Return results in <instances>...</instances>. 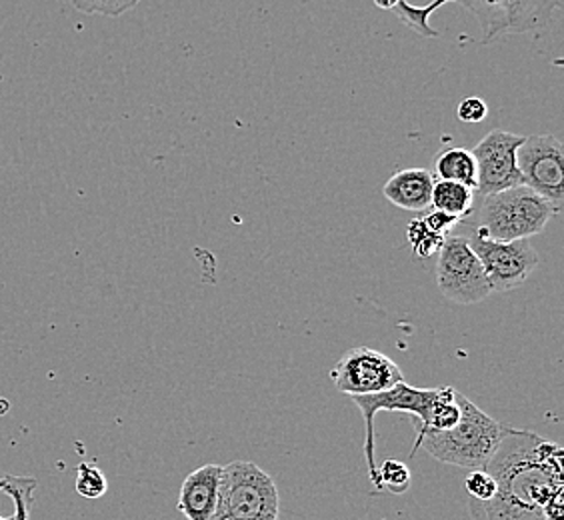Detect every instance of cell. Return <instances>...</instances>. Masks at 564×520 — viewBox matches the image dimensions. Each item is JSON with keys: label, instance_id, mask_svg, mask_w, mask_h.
I'll list each match as a JSON object with an SVG mask.
<instances>
[{"label": "cell", "instance_id": "1", "mask_svg": "<svg viewBox=\"0 0 564 520\" xmlns=\"http://www.w3.org/2000/svg\"><path fill=\"white\" fill-rule=\"evenodd\" d=\"M487 470L497 495L487 502L468 499L475 520H543V509L563 495V448L532 431L505 429Z\"/></svg>", "mask_w": 564, "mask_h": 520}, {"label": "cell", "instance_id": "2", "mask_svg": "<svg viewBox=\"0 0 564 520\" xmlns=\"http://www.w3.org/2000/svg\"><path fill=\"white\" fill-rule=\"evenodd\" d=\"M456 402L460 407L458 423L448 431L426 433L416 441L411 456L419 448H424L429 455L460 468H487L490 458L497 453L500 441L505 436V424L497 423L487 412L480 411L477 404L468 401L463 392L456 390Z\"/></svg>", "mask_w": 564, "mask_h": 520}, {"label": "cell", "instance_id": "3", "mask_svg": "<svg viewBox=\"0 0 564 520\" xmlns=\"http://www.w3.org/2000/svg\"><path fill=\"white\" fill-rule=\"evenodd\" d=\"M554 215L558 210L553 203L534 193L531 186H512L482 196L475 230L489 239H532L543 232Z\"/></svg>", "mask_w": 564, "mask_h": 520}, {"label": "cell", "instance_id": "4", "mask_svg": "<svg viewBox=\"0 0 564 520\" xmlns=\"http://www.w3.org/2000/svg\"><path fill=\"white\" fill-rule=\"evenodd\" d=\"M215 520H279L274 478L247 461L223 466Z\"/></svg>", "mask_w": 564, "mask_h": 520}, {"label": "cell", "instance_id": "5", "mask_svg": "<svg viewBox=\"0 0 564 520\" xmlns=\"http://www.w3.org/2000/svg\"><path fill=\"white\" fill-rule=\"evenodd\" d=\"M480 24L482 41L489 44L505 34L536 33L546 29L563 0H456Z\"/></svg>", "mask_w": 564, "mask_h": 520}, {"label": "cell", "instance_id": "6", "mask_svg": "<svg viewBox=\"0 0 564 520\" xmlns=\"http://www.w3.org/2000/svg\"><path fill=\"white\" fill-rule=\"evenodd\" d=\"M436 397H438V389H414L404 380L397 382L392 389L382 390V392L350 397V401L355 402L362 412L365 426H367L365 456H367L370 480L377 490H379V465L375 461V416L382 411L411 414L416 434H421L431 421V412H433Z\"/></svg>", "mask_w": 564, "mask_h": 520}, {"label": "cell", "instance_id": "7", "mask_svg": "<svg viewBox=\"0 0 564 520\" xmlns=\"http://www.w3.org/2000/svg\"><path fill=\"white\" fill-rule=\"evenodd\" d=\"M467 240L477 252L492 293H509L521 286L539 267V252L531 239H489L475 230Z\"/></svg>", "mask_w": 564, "mask_h": 520}, {"label": "cell", "instance_id": "8", "mask_svg": "<svg viewBox=\"0 0 564 520\" xmlns=\"http://www.w3.org/2000/svg\"><path fill=\"white\" fill-rule=\"evenodd\" d=\"M436 284L448 301L458 304L482 303L492 293L467 237H446L438 249Z\"/></svg>", "mask_w": 564, "mask_h": 520}, {"label": "cell", "instance_id": "9", "mask_svg": "<svg viewBox=\"0 0 564 520\" xmlns=\"http://www.w3.org/2000/svg\"><path fill=\"white\" fill-rule=\"evenodd\" d=\"M517 164L522 185L531 186L561 213L564 203L563 142L553 134L524 137L517 151Z\"/></svg>", "mask_w": 564, "mask_h": 520}, {"label": "cell", "instance_id": "10", "mask_svg": "<svg viewBox=\"0 0 564 520\" xmlns=\"http://www.w3.org/2000/svg\"><path fill=\"white\" fill-rule=\"evenodd\" d=\"M330 379L337 390L355 397L392 389L404 377L401 367L384 353L375 348L357 347L350 348L340 357L330 372Z\"/></svg>", "mask_w": 564, "mask_h": 520}, {"label": "cell", "instance_id": "11", "mask_svg": "<svg viewBox=\"0 0 564 520\" xmlns=\"http://www.w3.org/2000/svg\"><path fill=\"white\" fill-rule=\"evenodd\" d=\"M524 137L509 130H490L475 147L477 161V191L480 195H492L505 188L522 185L521 171L517 164V151Z\"/></svg>", "mask_w": 564, "mask_h": 520}, {"label": "cell", "instance_id": "12", "mask_svg": "<svg viewBox=\"0 0 564 520\" xmlns=\"http://www.w3.org/2000/svg\"><path fill=\"white\" fill-rule=\"evenodd\" d=\"M220 477H223V466L205 465L196 468L185 478L176 507L186 519L215 520Z\"/></svg>", "mask_w": 564, "mask_h": 520}, {"label": "cell", "instance_id": "13", "mask_svg": "<svg viewBox=\"0 0 564 520\" xmlns=\"http://www.w3.org/2000/svg\"><path fill=\"white\" fill-rule=\"evenodd\" d=\"M434 181V174L426 169H404L392 174L382 193L402 210L423 213L431 206Z\"/></svg>", "mask_w": 564, "mask_h": 520}, {"label": "cell", "instance_id": "14", "mask_svg": "<svg viewBox=\"0 0 564 520\" xmlns=\"http://www.w3.org/2000/svg\"><path fill=\"white\" fill-rule=\"evenodd\" d=\"M433 166L438 181H453L477 191V161L473 151L458 147L446 149L434 156Z\"/></svg>", "mask_w": 564, "mask_h": 520}, {"label": "cell", "instance_id": "15", "mask_svg": "<svg viewBox=\"0 0 564 520\" xmlns=\"http://www.w3.org/2000/svg\"><path fill=\"white\" fill-rule=\"evenodd\" d=\"M475 193H477V191L460 185V183H453V181H434L431 206H434L436 210H443V213H448V215H453V217L465 220V218L473 213Z\"/></svg>", "mask_w": 564, "mask_h": 520}, {"label": "cell", "instance_id": "16", "mask_svg": "<svg viewBox=\"0 0 564 520\" xmlns=\"http://www.w3.org/2000/svg\"><path fill=\"white\" fill-rule=\"evenodd\" d=\"M448 2H456V0H431L424 7H413L409 0H401L392 12L397 14V19L411 29L413 33L421 34L424 39H436L438 34L434 31L433 26L429 24V19L433 17L434 11H438L441 7H445Z\"/></svg>", "mask_w": 564, "mask_h": 520}, {"label": "cell", "instance_id": "17", "mask_svg": "<svg viewBox=\"0 0 564 520\" xmlns=\"http://www.w3.org/2000/svg\"><path fill=\"white\" fill-rule=\"evenodd\" d=\"M460 419V407L456 402V390L453 387L438 389V397L434 401L433 412H431V421L426 424L423 433L416 434V441L426 433H438V431H448L453 429ZM414 441V443H416Z\"/></svg>", "mask_w": 564, "mask_h": 520}, {"label": "cell", "instance_id": "18", "mask_svg": "<svg viewBox=\"0 0 564 520\" xmlns=\"http://www.w3.org/2000/svg\"><path fill=\"white\" fill-rule=\"evenodd\" d=\"M36 487H39V480L34 477L4 475V487H2V490L14 502V517H12V520H29Z\"/></svg>", "mask_w": 564, "mask_h": 520}, {"label": "cell", "instance_id": "19", "mask_svg": "<svg viewBox=\"0 0 564 520\" xmlns=\"http://www.w3.org/2000/svg\"><path fill=\"white\" fill-rule=\"evenodd\" d=\"M406 237H409V242H411V247H413L414 257H416V259H429V257H433V254H436L438 249L443 247V242H445L446 239V237H441V235H436L431 228L426 227V223H424L423 218H414V220H411L409 230H406Z\"/></svg>", "mask_w": 564, "mask_h": 520}, {"label": "cell", "instance_id": "20", "mask_svg": "<svg viewBox=\"0 0 564 520\" xmlns=\"http://www.w3.org/2000/svg\"><path fill=\"white\" fill-rule=\"evenodd\" d=\"M75 488L76 492L85 499H102L109 490V480L97 465L83 463V465H78V470H76Z\"/></svg>", "mask_w": 564, "mask_h": 520}, {"label": "cell", "instance_id": "21", "mask_svg": "<svg viewBox=\"0 0 564 520\" xmlns=\"http://www.w3.org/2000/svg\"><path fill=\"white\" fill-rule=\"evenodd\" d=\"M411 468L401 461H387L379 466V492L404 495L411 488Z\"/></svg>", "mask_w": 564, "mask_h": 520}, {"label": "cell", "instance_id": "22", "mask_svg": "<svg viewBox=\"0 0 564 520\" xmlns=\"http://www.w3.org/2000/svg\"><path fill=\"white\" fill-rule=\"evenodd\" d=\"M141 0H70L76 11L85 14H102V17H120L132 11Z\"/></svg>", "mask_w": 564, "mask_h": 520}, {"label": "cell", "instance_id": "23", "mask_svg": "<svg viewBox=\"0 0 564 520\" xmlns=\"http://www.w3.org/2000/svg\"><path fill=\"white\" fill-rule=\"evenodd\" d=\"M468 499L477 502H487L497 495V480L487 468H473L465 478Z\"/></svg>", "mask_w": 564, "mask_h": 520}, {"label": "cell", "instance_id": "24", "mask_svg": "<svg viewBox=\"0 0 564 520\" xmlns=\"http://www.w3.org/2000/svg\"><path fill=\"white\" fill-rule=\"evenodd\" d=\"M456 115H458V119L467 122V124H477V122H482V120L487 119L489 105L480 97L463 98Z\"/></svg>", "mask_w": 564, "mask_h": 520}, {"label": "cell", "instance_id": "25", "mask_svg": "<svg viewBox=\"0 0 564 520\" xmlns=\"http://www.w3.org/2000/svg\"><path fill=\"white\" fill-rule=\"evenodd\" d=\"M423 220L426 223V227L431 228L436 235H441V237H448V232H451L456 225L463 223L460 218L453 217V215L443 213V210H436V208H434L433 213H429Z\"/></svg>", "mask_w": 564, "mask_h": 520}, {"label": "cell", "instance_id": "26", "mask_svg": "<svg viewBox=\"0 0 564 520\" xmlns=\"http://www.w3.org/2000/svg\"><path fill=\"white\" fill-rule=\"evenodd\" d=\"M563 495L554 497L543 509V520H563L564 519Z\"/></svg>", "mask_w": 564, "mask_h": 520}, {"label": "cell", "instance_id": "27", "mask_svg": "<svg viewBox=\"0 0 564 520\" xmlns=\"http://www.w3.org/2000/svg\"><path fill=\"white\" fill-rule=\"evenodd\" d=\"M382 11H392L401 0H372Z\"/></svg>", "mask_w": 564, "mask_h": 520}, {"label": "cell", "instance_id": "28", "mask_svg": "<svg viewBox=\"0 0 564 520\" xmlns=\"http://www.w3.org/2000/svg\"><path fill=\"white\" fill-rule=\"evenodd\" d=\"M4 487V477L0 478V490ZM0 520H12V517H0Z\"/></svg>", "mask_w": 564, "mask_h": 520}]
</instances>
